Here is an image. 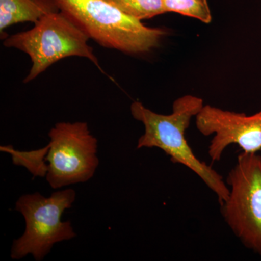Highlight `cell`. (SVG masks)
<instances>
[{"mask_svg": "<svg viewBox=\"0 0 261 261\" xmlns=\"http://www.w3.org/2000/svg\"><path fill=\"white\" fill-rule=\"evenodd\" d=\"M203 106L201 98L188 94L174 101L172 113L163 115L135 101L130 106V113L145 128V134L139 139L137 149H162L170 156L171 162L184 165L195 173L217 195L221 205L227 200L229 189L219 173L196 157L185 137L192 118L197 116Z\"/></svg>", "mask_w": 261, "mask_h": 261, "instance_id": "6da1fadb", "label": "cell"}, {"mask_svg": "<svg viewBox=\"0 0 261 261\" xmlns=\"http://www.w3.org/2000/svg\"><path fill=\"white\" fill-rule=\"evenodd\" d=\"M91 39L102 47L127 54L147 53L166 32L146 27L104 0H53Z\"/></svg>", "mask_w": 261, "mask_h": 261, "instance_id": "7a4b0ae2", "label": "cell"}, {"mask_svg": "<svg viewBox=\"0 0 261 261\" xmlns=\"http://www.w3.org/2000/svg\"><path fill=\"white\" fill-rule=\"evenodd\" d=\"M89 37L63 12H49L34 28L6 38L4 45L28 54L32 66L25 83L37 78L53 63L70 56L87 58L99 70L97 57L88 45Z\"/></svg>", "mask_w": 261, "mask_h": 261, "instance_id": "3957f363", "label": "cell"}, {"mask_svg": "<svg viewBox=\"0 0 261 261\" xmlns=\"http://www.w3.org/2000/svg\"><path fill=\"white\" fill-rule=\"evenodd\" d=\"M76 194L72 189L59 190L49 197L39 192L20 196L15 210L25 219V231L13 242L10 257L20 260L32 255L35 260H44L56 243L76 237L70 221H62L63 213L70 208Z\"/></svg>", "mask_w": 261, "mask_h": 261, "instance_id": "277c9868", "label": "cell"}, {"mask_svg": "<svg viewBox=\"0 0 261 261\" xmlns=\"http://www.w3.org/2000/svg\"><path fill=\"white\" fill-rule=\"evenodd\" d=\"M229 196L221 214L247 248L261 255V155L243 152L228 172Z\"/></svg>", "mask_w": 261, "mask_h": 261, "instance_id": "5b68a950", "label": "cell"}, {"mask_svg": "<svg viewBox=\"0 0 261 261\" xmlns=\"http://www.w3.org/2000/svg\"><path fill=\"white\" fill-rule=\"evenodd\" d=\"M46 178L53 189L84 183L99 166L97 138L86 122H61L49 132Z\"/></svg>", "mask_w": 261, "mask_h": 261, "instance_id": "8992f818", "label": "cell"}, {"mask_svg": "<svg viewBox=\"0 0 261 261\" xmlns=\"http://www.w3.org/2000/svg\"><path fill=\"white\" fill-rule=\"evenodd\" d=\"M196 126L204 136L215 135L208 147L213 162L219 161L226 147L232 144L246 153L261 150V110L246 116L207 105L196 116Z\"/></svg>", "mask_w": 261, "mask_h": 261, "instance_id": "52a82bcc", "label": "cell"}, {"mask_svg": "<svg viewBox=\"0 0 261 261\" xmlns=\"http://www.w3.org/2000/svg\"><path fill=\"white\" fill-rule=\"evenodd\" d=\"M53 0H0L1 33L13 24L37 23L49 12L57 11Z\"/></svg>", "mask_w": 261, "mask_h": 261, "instance_id": "ba28073f", "label": "cell"}, {"mask_svg": "<svg viewBox=\"0 0 261 261\" xmlns=\"http://www.w3.org/2000/svg\"><path fill=\"white\" fill-rule=\"evenodd\" d=\"M128 16L142 20L166 13L163 0H104Z\"/></svg>", "mask_w": 261, "mask_h": 261, "instance_id": "9c48e42d", "label": "cell"}, {"mask_svg": "<svg viewBox=\"0 0 261 261\" xmlns=\"http://www.w3.org/2000/svg\"><path fill=\"white\" fill-rule=\"evenodd\" d=\"M166 13H178L210 23L212 15L207 0H163Z\"/></svg>", "mask_w": 261, "mask_h": 261, "instance_id": "30bf717a", "label": "cell"}, {"mask_svg": "<svg viewBox=\"0 0 261 261\" xmlns=\"http://www.w3.org/2000/svg\"><path fill=\"white\" fill-rule=\"evenodd\" d=\"M49 147L31 152H19L11 147H1L2 151L10 152L13 156V163L15 165H22L28 168L34 176H45L47 173V161H44V157L47 154Z\"/></svg>", "mask_w": 261, "mask_h": 261, "instance_id": "8fae6325", "label": "cell"}]
</instances>
